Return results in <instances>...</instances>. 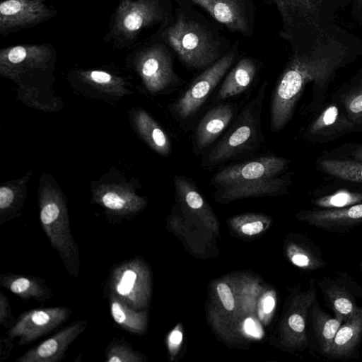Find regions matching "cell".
<instances>
[{"mask_svg": "<svg viewBox=\"0 0 362 362\" xmlns=\"http://www.w3.org/2000/svg\"><path fill=\"white\" fill-rule=\"evenodd\" d=\"M361 54L362 40L335 23L315 45L292 52L272 93V132L276 133L288 123L307 85L313 83L315 100L318 102L337 71Z\"/></svg>", "mask_w": 362, "mask_h": 362, "instance_id": "6da1fadb", "label": "cell"}, {"mask_svg": "<svg viewBox=\"0 0 362 362\" xmlns=\"http://www.w3.org/2000/svg\"><path fill=\"white\" fill-rule=\"evenodd\" d=\"M267 83L245 105L235 122L223 138L202 160L201 166L214 168L257 148L264 142L262 112Z\"/></svg>", "mask_w": 362, "mask_h": 362, "instance_id": "7a4b0ae2", "label": "cell"}, {"mask_svg": "<svg viewBox=\"0 0 362 362\" xmlns=\"http://www.w3.org/2000/svg\"><path fill=\"white\" fill-rule=\"evenodd\" d=\"M168 15L165 0H119L104 40L116 48L132 47L144 29L165 23Z\"/></svg>", "mask_w": 362, "mask_h": 362, "instance_id": "3957f363", "label": "cell"}, {"mask_svg": "<svg viewBox=\"0 0 362 362\" xmlns=\"http://www.w3.org/2000/svg\"><path fill=\"white\" fill-rule=\"evenodd\" d=\"M276 7L282 26L279 36L288 41L292 52L310 48L330 30L327 20L313 0H269Z\"/></svg>", "mask_w": 362, "mask_h": 362, "instance_id": "277c9868", "label": "cell"}, {"mask_svg": "<svg viewBox=\"0 0 362 362\" xmlns=\"http://www.w3.org/2000/svg\"><path fill=\"white\" fill-rule=\"evenodd\" d=\"M163 41L191 69H206L218 60V43L201 24L177 13L160 33Z\"/></svg>", "mask_w": 362, "mask_h": 362, "instance_id": "5b68a950", "label": "cell"}, {"mask_svg": "<svg viewBox=\"0 0 362 362\" xmlns=\"http://www.w3.org/2000/svg\"><path fill=\"white\" fill-rule=\"evenodd\" d=\"M40 218L43 230L66 272L71 277L78 278L81 270L79 249L63 206L56 200L45 202L41 206Z\"/></svg>", "mask_w": 362, "mask_h": 362, "instance_id": "8992f818", "label": "cell"}, {"mask_svg": "<svg viewBox=\"0 0 362 362\" xmlns=\"http://www.w3.org/2000/svg\"><path fill=\"white\" fill-rule=\"evenodd\" d=\"M235 49L218 59L196 77L172 105L177 120L192 117L202 106L235 61Z\"/></svg>", "mask_w": 362, "mask_h": 362, "instance_id": "52a82bcc", "label": "cell"}, {"mask_svg": "<svg viewBox=\"0 0 362 362\" xmlns=\"http://www.w3.org/2000/svg\"><path fill=\"white\" fill-rule=\"evenodd\" d=\"M72 311L66 307L36 308L21 313L8 329L6 337L18 339V346H25L47 335L69 318Z\"/></svg>", "mask_w": 362, "mask_h": 362, "instance_id": "ba28073f", "label": "cell"}, {"mask_svg": "<svg viewBox=\"0 0 362 362\" xmlns=\"http://www.w3.org/2000/svg\"><path fill=\"white\" fill-rule=\"evenodd\" d=\"M325 305L334 314L346 320L358 308L362 298V286L347 273L334 272L332 276H322L315 279Z\"/></svg>", "mask_w": 362, "mask_h": 362, "instance_id": "9c48e42d", "label": "cell"}, {"mask_svg": "<svg viewBox=\"0 0 362 362\" xmlns=\"http://www.w3.org/2000/svg\"><path fill=\"white\" fill-rule=\"evenodd\" d=\"M134 57L146 83L153 90L177 87L183 83L173 69V59L166 46L153 42L138 47Z\"/></svg>", "mask_w": 362, "mask_h": 362, "instance_id": "30bf717a", "label": "cell"}, {"mask_svg": "<svg viewBox=\"0 0 362 362\" xmlns=\"http://www.w3.org/2000/svg\"><path fill=\"white\" fill-rule=\"evenodd\" d=\"M290 160L276 155H267L234 164L217 172L210 184L218 189L243 182L276 177L288 168Z\"/></svg>", "mask_w": 362, "mask_h": 362, "instance_id": "8fae6325", "label": "cell"}, {"mask_svg": "<svg viewBox=\"0 0 362 362\" xmlns=\"http://www.w3.org/2000/svg\"><path fill=\"white\" fill-rule=\"evenodd\" d=\"M57 13L46 0H3L0 4V35L6 36L33 28Z\"/></svg>", "mask_w": 362, "mask_h": 362, "instance_id": "7c38bea8", "label": "cell"}, {"mask_svg": "<svg viewBox=\"0 0 362 362\" xmlns=\"http://www.w3.org/2000/svg\"><path fill=\"white\" fill-rule=\"evenodd\" d=\"M108 287L113 295L131 308H142L146 299L144 265L138 259H130L116 266L110 273Z\"/></svg>", "mask_w": 362, "mask_h": 362, "instance_id": "4fadbf2b", "label": "cell"}, {"mask_svg": "<svg viewBox=\"0 0 362 362\" xmlns=\"http://www.w3.org/2000/svg\"><path fill=\"white\" fill-rule=\"evenodd\" d=\"M86 320H76L49 338L28 349L16 362H58L64 358L70 345L86 329Z\"/></svg>", "mask_w": 362, "mask_h": 362, "instance_id": "5bb4252c", "label": "cell"}, {"mask_svg": "<svg viewBox=\"0 0 362 362\" xmlns=\"http://www.w3.org/2000/svg\"><path fill=\"white\" fill-rule=\"evenodd\" d=\"M344 321L341 317L332 316L324 310L317 298L313 300L308 314L306 330L308 346L314 356L326 357Z\"/></svg>", "mask_w": 362, "mask_h": 362, "instance_id": "9a60e30c", "label": "cell"}, {"mask_svg": "<svg viewBox=\"0 0 362 362\" xmlns=\"http://www.w3.org/2000/svg\"><path fill=\"white\" fill-rule=\"evenodd\" d=\"M299 217L310 225L329 233H346L362 224V203L338 209L305 210Z\"/></svg>", "mask_w": 362, "mask_h": 362, "instance_id": "2e32d148", "label": "cell"}, {"mask_svg": "<svg viewBox=\"0 0 362 362\" xmlns=\"http://www.w3.org/2000/svg\"><path fill=\"white\" fill-rule=\"evenodd\" d=\"M341 104V103H340ZM361 127L351 122L342 105H327L308 126L305 136L311 141L324 143L358 130Z\"/></svg>", "mask_w": 362, "mask_h": 362, "instance_id": "e0dca14e", "label": "cell"}, {"mask_svg": "<svg viewBox=\"0 0 362 362\" xmlns=\"http://www.w3.org/2000/svg\"><path fill=\"white\" fill-rule=\"evenodd\" d=\"M362 342V306L339 327L325 357L327 360H349L359 356Z\"/></svg>", "mask_w": 362, "mask_h": 362, "instance_id": "ac0fdd59", "label": "cell"}, {"mask_svg": "<svg viewBox=\"0 0 362 362\" xmlns=\"http://www.w3.org/2000/svg\"><path fill=\"white\" fill-rule=\"evenodd\" d=\"M235 109L231 104H221L209 110L199 121L194 132V150L202 151L223 132L232 121Z\"/></svg>", "mask_w": 362, "mask_h": 362, "instance_id": "d6986e66", "label": "cell"}, {"mask_svg": "<svg viewBox=\"0 0 362 362\" xmlns=\"http://www.w3.org/2000/svg\"><path fill=\"white\" fill-rule=\"evenodd\" d=\"M204 8L216 21L232 31L246 35L249 19L243 0H187Z\"/></svg>", "mask_w": 362, "mask_h": 362, "instance_id": "ffe728a7", "label": "cell"}, {"mask_svg": "<svg viewBox=\"0 0 362 362\" xmlns=\"http://www.w3.org/2000/svg\"><path fill=\"white\" fill-rule=\"evenodd\" d=\"M0 285L24 300L43 303L52 297V291L46 281L38 276L11 273L1 274Z\"/></svg>", "mask_w": 362, "mask_h": 362, "instance_id": "44dd1931", "label": "cell"}, {"mask_svg": "<svg viewBox=\"0 0 362 362\" xmlns=\"http://www.w3.org/2000/svg\"><path fill=\"white\" fill-rule=\"evenodd\" d=\"M291 185V175L284 173L276 177L231 185L218 190L223 198L235 199L284 192Z\"/></svg>", "mask_w": 362, "mask_h": 362, "instance_id": "7402d4cb", "label": "cell"}, {"mask_svg": "<svg viewBox=\"0 0 362 362\" xmlns=\"http://www.w3.org/2000/svg\"><path fill=\"white\" fill-rule=\"evenodd\" d=\"M257 71V64L252 59L244 58L239 61L223 81L218 99L225 100L241 94L250 86Z\"/></svg>", "mask_w": 362, "mask_h": 362, "instance_id": "603a6c76", "label": "cell"}, {"mask_svg": "<svg viewBox=\"0 0 362 362\" xmlns=\"http://www.w3.org/2000/svg\"><path fill=\"white\" fill-rule=\"evenodd\" d=\"M110 308L115 322L122 329L134 334H141L146 325V315L113 295H110Z\"/></svg>", "mask_w": 362, "mask_h": 362, "instance_id": "cb8c5ba5", "label": "cell"}, {"mask_svg": "<svg viewBox=\"0 0 362 362\" xmlns=\"http://www.w3.org/2000/svg\"><path fill=\"white\" fill-rule=\"evenodd\" d=\"M289 254L293 264L303 269L317 270L327 265L319 246L308 238L301 245H291Z\"/></svg>", "mask_w": 362, "mask_h": 362, "instance_id": "d4e9b609", "label": "cell"}, {"mask_svg": "<svg viewBox=\"0 0 362 362\" xmlns=\"http://www.w3.org/2000/svg\"><path fill=\"white\" fill-rule=\"evenodd\" d=\"M319 166L325 173L340 180L362 183V161L349 159H322Z\"/></svg>", "mask_w": 362, "mask_h": 362, "instance_id": "484cf974", "label": "cell"}, {"mask_svg": "<svg viewBox=\"0 0 362 362\" xmlns=\"http://www.w3.org/2000/svg\"><path fill=\"white\" fill-rule=\"evenodd\" d=\"M340 98V103L349 119L362 127V69Z\"/></svg>", "mask_w": 362, "mask_h": 362, "instance_id": "4316f807", "label": "cell"}, {"mask_svg": "<svg viewBox=\"0 0 362 362\" xmlns=\"http://www.w3.org/2000/svg\"><path fill=\"white\" fill-rule=\"evenodd\" d=\"M318 209H338L362 203V192L339 189L313 200Z\"/></svg>", "mask_w": 362, "mask_h": 362, "instance_id": "83f0119b", "label": "cell"}, {"mask_svg": "<svg viewBox=\"0 0 362 362\" xmlns=\"http://www.w3.org/2000/svg\"><path fill=\"white\" fill-rule=\"evenodd\" d=\"M141 355L126 340L114 339L105 350L106 362H141Z\"/></svg>", "mask_w": 362, "mask_h": 362, "instance_id": "f1b7e54d", "label": "cell"}, {"mask_svg": "<svg viewBox=\"0 0 362 362\" xmlns=\"http://www.w3.org/2000/svg\"><path fill=\"white\" fill-rule=\"evenodd\" d=\"M101 201L105 208L119 214L134 210L128 206V202L125 198L113 192L105 193L102 197Z\"/></svg>", "mask_w": 362, "mask_h": 362, "instance_id": "f546056e", "label": "cell"}, {"mask_svg": "<svg viewBox=\"0 0 362 362\" xmlns=\"http://www.w3.org/2000/svg\"><path fill=\"white\" fill-rule=\"evenodd\" d=\"M322 14L329 21H334L336 12L351 4L352 0H313Z\"/></svg>", "mask_w": 362, "mask_h": 362, "instance_id": "4dcf8cb0", "label": "cell"}, {"mask_svg": "<svg viewBox=\"0 0 362 362\" xmlns=\"http://www.w3.org/2000/svg\"><path fill=\"white\" fill-rule=\"evenodd\" d=\"M16 321L7 296L0 291V324L4 328L9 329Z\"/></svg>", "mask_w": 362, "mask_h": 362, "instance_id": "1f68e13d", "label": "cell"}, {"mask_svg": "<svg viewBox=\"0 0 362 362\" xmlns=\"http://www.w3.org/2000/svg\"><path fill=\"white\" fill-rule=\"evenodd\" d=\"M217 292L225 308L232 310L234 308V299L228 286L224 283L219 284L217 286Z\"/></svg>", "mask_w": 362, "mask_h": 362, "instance_id": "d6a6232c", "label": "cell"}, {"mask_svg": "<svg viewBox=\"0 0 362 362\" xmlns=\"http://www.w3.org/2000/svg\"><path fill=\"white\" fill-rule=\"evenodd\" d=\"M14 199L13 191L6 187L0 188V209L1 211L6 210L11 206Z\"/></svg>", "mask_w": 362, "mask_h": 362, "instance_id": "836d02e7", "label": "cell"}, {"mask_svg": "<svg viewBox=\"0 0 362 362\" xmlns=\"http://www.w3.org/2000/svg\"><path fill=\"white\" fill-rule=\"evenodd\" d=\"M264 228L263 223L261 221H255L246 223L243 225L241 229L246 235H255L260 233Z\"/></svg>", "mask_w": 362, "mask_h": 362, "instance_id": "e575fe53", "label": "cell"}, {"mask_svg": "<svg viewBox=\"0 0 362 362\" xmlns=\"http://www.w3.org/2000/svg\"><path fill=\"white\" fill-rule=\"evenodd\" d=\"M89 78L98 83H107L112 79V76L109 73L98 70L90 71Z\"/></svg>", "mask_w": 362, "mask_h": 362, "instance_id": "d590c367", "label": "cell"}, {"mask_svg": "<svg viewBox=\"0 0 362 362\" xmlns=\"http://www.w3.org/2000/svg\"><path fill=\"white\" fill-rule=\"evenodd\" d=\"M351 6V15L353 19L362 26V0H352Z\"/></svg>", "mask_w": 362, "mask_h": 362, "instance_id": "8d00e7d4", "label": "cell"}, {"mask_svg": "<svg viewBox=\"0 0 362 362\" xmlns=\"http://www.w3.org/2000/svg\"><path fill=\"white\" fill-rule=\"evenodd\" d=\"M13 346L12 341L9 340L6 337L1 339L0 356L1 360L8 358Z\"/></svg>", "mask_w": 362, "mask_h": 362, "instance_id": "74e56055", "label": "cell"}, {"mask_svg": "<svg viewBox=\"0 0 362 362\" xmlns=\"http://www.w3.org/2000/svg\"><path fill=\"white\" fill-rule=\"evenodd\" d=\"M245 331L255 337H257L259 335L258 330L256 329V326L255 322L251 318H247L245 322Z\"/></svg>", "mask_w": 362, "mask_h": 362, "instance_id": "f35d334b", "label": "cell"}, {"mask_svg": "<svg viewBox=\"0 0 362 362\" xmlns=\"http://www.w3.org/2000/svg\"><path fill=\"white\" fill-rule=\"evenodd\" d=\"M274 305H275V300L272 297L269 296L267 298H265L264 302V313H270L273 310Z\"/></svg>", "mask_w": 362, "mask_h": 362, "instance_id": "ab89813d", "label": "cell"}, {"mask_svg": "<svg viewBox=\"0 0 362 362\" xmlns=\"http://www.w3.org/2000/svg\"><path fill=\"white\" fill-rule=\"evenodd\" d=\"M182 335L179 331H174L170 336V341L174 344H177L182 341Z\"/></svg>", "mask_w": 362, "mask_h": 362, "instance_id": "60d3db41", "label": "cell"}, {"mask_svg": "<svg viewBox=\"0 0 362 362\" xmlns=\"http://www.w3.org/2000/svg\"><path fill=\"white\" fill-rule=\"evenodd\" d=\"M355 160L362 161V145L359 146L353 153Z\"/></svg>", "mask_w": 362, "mask_h": 362, "instance_id": "b9f144b4", "label": "cell"}, {"mask_svg": "<svg viewBox=\"0 0 362 362\" xmlns=\"http://www.w3.org/2000/svg\"><path fill=\"white\" fill-rule=\"evenodd\" d=\"M358 268H359L361 274H362V262L358 263Z\"/></svg>", "mask_w": 362, "mask_h": 362, "instance_id": "7bdbcfd3", "label": "cell"}]
</instances>
